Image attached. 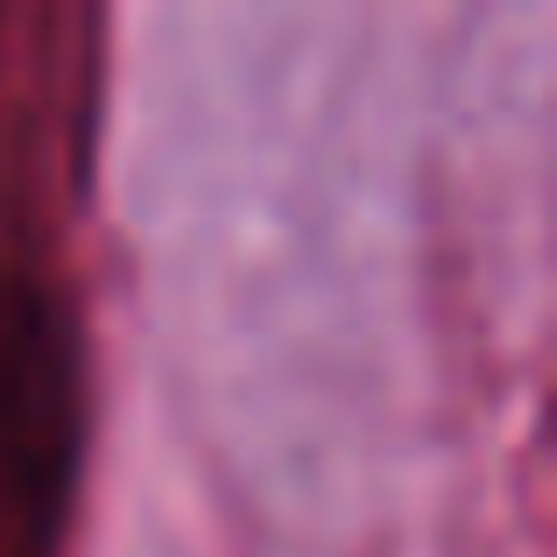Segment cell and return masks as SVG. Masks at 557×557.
Returning <instances> with one entry per match:
<instances>
[{
	"mask_svg": "<svg viewBox=\"0 0 557 557\" xmlns=\"http://www.w3.org/2000/svg\"><path fill=\"white\" fill-rule=\"evenodd\" d=\"M71 466V332L22 275H0V473L22 494H57Z\"/></svg>",
	"mask_w": 557,
	"mask_h": 557,
	"instance_id": "obj_1",
	"label": "cell"
}]
</instances>
